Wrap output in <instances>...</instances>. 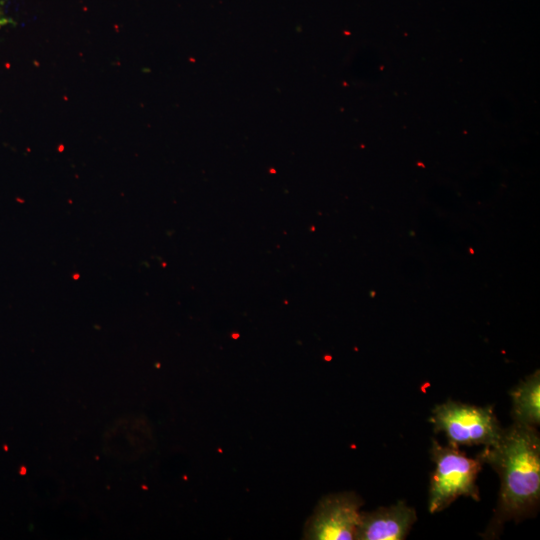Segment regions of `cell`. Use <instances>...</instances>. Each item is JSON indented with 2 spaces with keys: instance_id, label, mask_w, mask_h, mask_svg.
<instances>
[{
  "instance_id": "3957f363",
  "label": "cell",
  "mask_w": 540,
  "mask_h": 540,
  "mask_svg": "<svg viewBox=\"0 0 540 540\" xmlns=\"http://www.w3.org/2000/svg\"><path fill=\"white\" fill-rule=\"evenodd\" d=\"M429 421L435 433L443 432L453 446L495 444L503 433L491 407L448 400L432 410Z\"/></svg>"
},
{
  "instance_id": "7a4b0ae2",
  "label": "cell",
  "mask_w": 540,
  "mask_h": 540,
  "mask_svg": "<svg viewBox=\"0 0 540 540\" xmlns=\"http://www.w3.org/2000/svg\"><path fill=\"white\" fill-rule=\"evenodd\" d=\"M430 451L435 470L430 480L429 512L446 509L460 496L479 501L476 479L484 463L478 457H467L458 446H442L434 439Z\"/></svg>"
},
{
  "instance_id": "52a82bcc",
  "label": "cell",
  "mask_w": 540,
  "mask_h": 540,
  "mask_svg": "<svg viewBox=\"0 0 540 540\" xmlns=\"http://www.w3.org/2000/svg\"><path fill=\"white\" fill-rule=\"evenodd\" d=\"M10 22V19L5 18L0 12V28Z\"/></svg>"
},
{
  "instance_id": "277c9868",
  "label": "cell",
  "mask_w": 540,
  "mask_h": 540,
  "mask_svg": "<svg viewBox=\"0 0 540 540\" xmlns=\"http://www.w3.org/2000/svg\"><path fill=\"white\" fill-rule=\"evenodd\" d=\"M362 500L352 492L328 495L321 499L306 523L304 536L311 540L355 539L360 522Z\"/></svg>"
},
{
  "instance_id": "5b68a950",
  "label": "cell",
  "mask_w": 540,
  "mask_h": 540,
  "mask_svg": "<svg viewBox=\"0 0 540 540\" xmlns=\"http://www.w3.org/2000/svg\"><path fill=\"white\" fill-rule=\"evenodd\" d=\"M416 519V511L404 502L362 512L355 539L401 540L408 535Z\"/></svg>"
},
{
  "instance_id": "8992f818",
  "label": "cell",
  "mask_w": 540,
  "mask_h": 540,
  "mask_svg": "<svg viewBox=\"0 0 540 540\" xmlns=\"http://www.w3.org/2000/svg\"><path fill=\"white\" fill-rule=\"evenodd\" d=\"M514 422L537 427L540 423V375L535 371L511 392Z\"/></svg>"
},
{
  "instance_id": "6da1fadb",
  "label": "cell",
  "mask_w": 540,
  "mask_h": 540,
  "mask_svg": "<svg viewBox=\"0 0 540 540\" xmlns=\"http://www.w3.org/2000/svg\"><path fill=\"white\" fill-rule=\"evenodd\" d=\"M500 477L494 517L487 529L493 536L510 520L534 513L540 499V437L536 427L514 422L500 439L477 456Z\"/></svg>"
}]
</instances>
